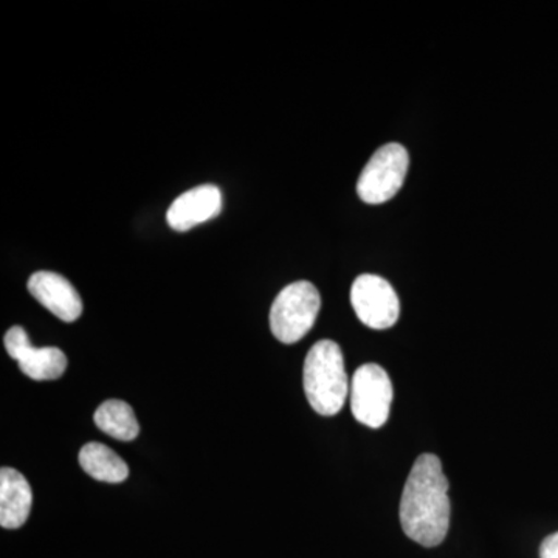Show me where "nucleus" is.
I'll list each match as a JSON object with an SVG mask.
<instances>
[{"instance_id":"1","label":"nucleus","mask_w":558,"mask_h":558,"mask_svg":"<svg viewBox=\"0 0 558 558\" xmlns=\"http://www.w3.org/2000/svg\"><path fill=\"white\" fill-rule=\"evenodd\" d=\"M400 524L413 542L439 546L450 527L449 480L436 454H421L411 469L400 499Z\"/></svg>"},{"instance_id":"2","label":"nucleus","mask_w":558,"mask_h":558,"mask_svg":"<svg viewBox=\"0 0 558 558\" xmlns=\"http://www.w3.org/2000/svg\"><path fill=\"white\" fill-rule=\"evenodd\" d=\"M303 385L312 409L322 416H336L351 389L344 357L336 341L315 343L304 360Z\"/></svg>"},{"instance_id":"3","label":"nucleus","mask_w":558,"mask_h":558,"mask_svg":"<svg viewBox=\"0 0 558 558\" xmlns=\"http://www.w3.org/2000/svg\"><path fill=\"white\" fill-rule=\"evenodd\" d=\"M322 307L317 288L310 281H296L281 290L271 304L270 329L275 339L293 344L314 328Z\"/></svg>"},{"instance_id":"4","label":"nucleus","mask_w":558,"mask_h":558,"mask_svg":"<svg viewBox=\"0 0 558 558\" xmlns=\"http://www.w3.org/2000/svg\"><path fill=\"white\" fill-rule=\"evenodd\" d=\"M409 150L399 143L381 146L363 168L357 182L360 199L369 205L391 201L409 174Z\"/></svg>"},{"instance_id":"5","label":"nucleus","mask_w":558,"mask_h":558,"mask_svg":"<svg viewBox=\"0 0 558 558\" xmlns=\"http://www.w3.org/2000/svg\"><path fill=\"white\" fill-rule=\"evenodd\" d=\"M351 411L360 424L369 428H380L388 421L391 410L392 384L387 371L368 363L360 366L351 380Z\"/></svg>"},{"instance_id":"6","label":"nucleus","mask_w":558,"mask_h":558,"mask_svg":"<svg viewBox=\"0 0 558 558\" xmlns=\"http://www.w3.org/2000/svg\"><path fill=\"white\" fill-rule=\"evenodd\" d=\"M351 304L363 325L384 330L398 323L400 303L398 293L387 279L377 275H360L351 288Z\"/></svg>"},{"instance_id":"7","label":"nucleus","mask_w":558,"mask_h":558,"mask_svg":"<svg viewBox=\"0 0 558 558\" xmlns=\"http://www.w3.org/2000/svg\"><path fill=\"white\" fill-rule=\"evenodd\" d=\"M7 352L16 360L20 369L32 380H57L68 369V357L60 348L33 347L27 332L21 326H13L3 339Z\"/></svg>"},{"instance_id":"8","label":"nucleus","mask_w":558,"mask_h":558,"mask_svg":"<svg viewBox=\"0 0 558 558\" xmlns=\"http://www.w3.org/2000/svg\"><path fill=\"white\" fill-rule=\"evenodd\" d=\"M33 299L65 323L76 322L83 314V300L68 278L54 271H36L28 279Z\"/></svg>"},{"instance_id":"9","label":"nucleus","mask_w":558,"mask_h":558,"mask_svg":"<svg viewBox=\"0 0 558 558\" xmlns=\"http://www.w3.org/2000/svg\"><path fill=\"white\" fill-rule=\"evenodd\" d=\"M222 211V193L207 183L180 194L167 213V222L174 231H189L215 219Z\"/></svg>"},{"instance_id":"10","label":"nucleus","mask_w":558,"mask_h":558,"mask_svg":"<svg viewBox=\"0 0 558 558\" xmlns=\"http://www.w3.org/2000/svg\"><path fill=\"white\" fill-rule=\"evenodd\" d=\"M33 492L21 472L11 468L0 470V526L20 529L32 512Z\"/></svg>"},{"instance_id":"11","label":"nucleus","mask_w":558,"mask_h":558,"mask_svg":"<svg viewBox=\"0 0 558 558\" xmlns=\"http://www.w3.org/2000/svg\"><path fill=\"white\" fill-rule=\"evenodd\" d=\"M78 461L87 475L101 483L119 484L130 476L126 462L105 444H86L80 451Z\"/></svg>"},{"instance_id":"12","label":"nucleus","mask_w":558,"mask_h":558,"mask_svg":"<svg viewBox=\"0 0 558 558\" xmlns=\"http://www.w3.org/2000/svg\"><path fill=\"white\" fill-rule=\"evenodd\" d=\"M95 424L110 438L130 442L137 438L140 425L134 410L123 400H108L95 411Z\"/></svg>"},{"instance_id":"13","label":"nucleus","mask_w":558,"mask_h":558,"mask_svg":"<svg viewBox=\"0 0 558 558\" xmlns=\"http://www.w3.org/2000/svg\"><path fill=\"white\" fill-rule=\"evenodd\" d=\"M539 558H558V532L545 538L539 546Z\"/></svg>"}]
</instances>
